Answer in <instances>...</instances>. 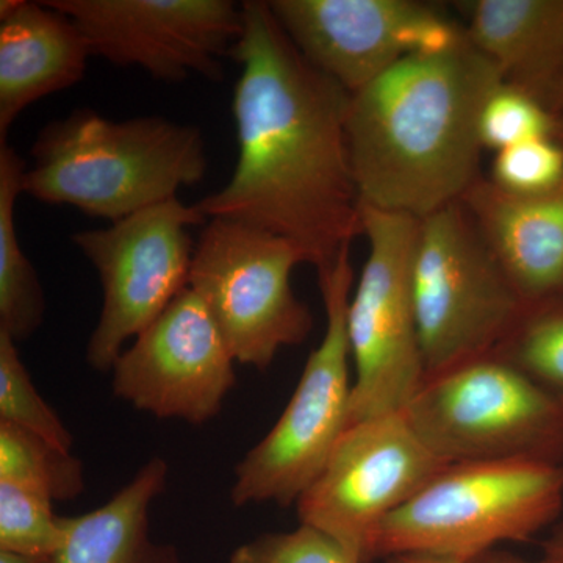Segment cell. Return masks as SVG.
Segmentation results:
<instances>
[{
    "label": "cell",
    "instance_id": "cell-1",
    "mask_svg": "<svg viewBox=\"0 0 563 563\" xmlns=\"http://www.w3.org/2000/svg\"><path fill=\"white\" fill-rule=\"evenodd\" d=\"M231 52L242 66L232 111L239 162L231 180L196 207L288 240L328 272L363 235L347 150L350 92L303 58L265 0L242 3Z\"/></svg>",
    "mask_w": 563,
    "mask_h": 563
},
{
    "label": "cell",
    "instance_id": "cell-2",
    "mask_svg": "<svg viewBox=\"0 0 563 563\" xmlns=\"http://www.w3.org/2000/svg\"><path fill=\"white\" fill-rule=\"evenodd\" d=\"M503 84L465 33L352 92L347 150L362 203L421 220L461 202L484 177L481 114Z\"/></svg>",
    "mask_w": 563,
    "mask_h": 563
},
{
    "label": "cell",
    "instance_id": "cell-3",
    "mask_svg": "<svg viewBox=\"0 0 563 563\" xmlns=\"http://www.w3.org/2000/svg\"><path fill=\"white\" fill-rule=\"evenodd\" d=\"M24 195L117 222L177 198L209 172L202 133L163 117L113 121L77 109L36 136Z\"/></svg>",
    "mask_w": 563,
    "mask_h": 563
},
{
    "label": "cell",
    "instance_id": "cell-4",
    "mask_svg": "<svg viewBox=\"0 0 563 563\" xmlns=\"http://www.w3.org/2000/svg\"><path fill=\"white\" fill-rule=\"evenodd\" d=\"M563 466L506 461L450 463L380 526L372 562L407 553L468 563L501 542H525L558 520Z\"/></svg>",
    "mask_w": 563,
    "mask_h": 563
},
{
    "label": "cell",
    "instance_id": "cell-5",
    "mask_svg": "<svg viewBox=\"0 0 563 563\" xmlns=\"http://www.w3.org/2000/svg\"><path fill=\"white\" fill-rule=\"evenodd\" d=\"M412 284L424 380L492 354L526 306L462 201L421 218Z\"/></svg>",
    "mask_w": 563,
    "mask_h": 563
},
{
    "label": "cell",
    "instance_id": "cell-6",
    "mask_svg": "<svg viewBox=\"0 0 563 563\" xmlns=\"http://www.w3.org/2000/svg\"><path fill=\"white\" fill-rule=\"evenodd\" d=\"M404 415L446 463L563 466V402L493 354L424 380Z\"/></svg>",
    "mask_w": 563,
    "mask_h": 563
},
{
    "label": "cell",
    "instance_id": "cell-7",
    "mask_svg": "<svg viewBox=\"0 0 563 563\" xmlns=\"http://www.w3.org/2000/svg\"><path fill=\"white\" fill-rule=\"evenodd\" d=\"M350 251L344 250L332 268L318 274L325 307L324 336L310 354L279 420L236 465L231 490L236 507L296 504L346 431L352 393L347 309L354 282Z\"/></svg>",
    "mask_w": 563,
    "mask_h": 563
},
{
    "label": "cell",
    "instance_id": "cell-8",
    "mask_svg": "<svg viewBox=\"0 0 563 563\" xmlns=\"http://www.w3.org/2000/svg\"><path fill=\"white\" fill-rule=\"evenodd\" d=\"M303 255L288 240L244 222L210 218L192 254L190 288L206 303L235 362L265 372L282 347L309 339L314 320L295 295Z\"/></svg>",
    "mask_w": 563,
    "mask_h": 563
},
{
    "label": "cell",
    "instance_id": "cell-9",
    "mask_svg": "<svg viewBox=\"0 0 563 563\" xmlns=\"http://www.w3.org/2000/svg\"><path fill=\"white\" fill-rule=\"evenodd\" d=\"M362 220L369 251L347 309L355 365L347 426L404 412L426 379L412 284L420 220L365 203Z\"/></svg>",
    "mask_w": 563,
    "mask_h": 563
},
{
    "label": "cell",
    "instance_id": "cell-10",
    "mask_svg": "<svg viewBox=\"0 0 563 563\" xmlns=\"http://www.w3.org/2000/svg\"><path fill=\"white\" fill-rule=\"evenodd\" d=\"M206 214L179 199L155 203L109 228L73 233L77 247L95 266L102 285V310L87 346L96 372H111L124 351L190 287L195 244L188 231Z\"/></svg>",
    "mask_w": 563,
    "mask_h": 563
},
{
    "label": "cell",
    "instance_id": "cell-11",
    "mask_svg": "<svg viewBox=\"0 0 563 563\" xmlns=\"http://www.w3.org/2000/svg\"><path fill=\"white\" fill-rule=\"evenodd\" d=\"M448 465L421 442L404 412L355 422L296 501L299 521L328 533L355 561L369 563L384 521Z\"/></svg>",
    "mask_w": 563,
    "mask_h": 563
},
{
    "label": "cell",
    "instance_id": "cell-12",
    "mask_svg": "<svg viewBox=\"0 0 563 563\" xmlns=\"http://www.w3.org/2000/svg\"><path fill=\"white\" fill-rule=\"evenodd\" d=\"M84 33L92 57L136 66L165 84L191 76L222 80L221 58L243 31L231 0H44Z\"/></svg>",
    "mask_w": 563,
    "mask_h": 563
},
{
    "label": "cell",
    "instance_id": "cell-13",
    "mask_svg": "<svg viewBox=\"0 0 563 563\" xmlns=\"http://www.w3.org/2000/svg\"><path fill=\"white\" fill-rule=\"evenodd\" d=\"M303 58L344 90H362L412 55L453 46L463 24L418 0H266Z\"/></svg>",
    "mask_w": 563,
    "mask_h": 563
},
{
    "label": "cell",
    "instance_id": "cell-14",
    "mask_svg": "<svg viewBox=\"0 0 563 563\" xmlns=\"http://www.w3.org/2000/svg\"><path fill=\"white\" fill-rule=\"evenodd\" d=\"M233 363L206 303L188 287L121 352L111 384L141 412L201 426L235 387Z\"/></svg>",
    "mask_w": 563,
    "mask_h": 563
},
{
    "label": "cell",
    "instance_id": "cell-15",
    "mask_svg": "<svg viewBox=\"0 0 563 563\" xmlns=\"http://www.w3.org/2000/svg\"><path fill=\"white\" fill-rule=\"evenodd\" d=\"M462 203L525 303L563 295V184L518 195L483 177Z\"/></svg>",
    "mask_w": 563,
    "mask_h": 563
},
{
    "label": "cell",
    "instance_id": "cell-16",
    "mask_svg": "<svg viewBox=\"0 0 563 563\" xmlns=\"http://www.w3.org/2000/svg\"><path fill=\"white\" fill-rule=\"evenodd\" d=\"M90 46L76 22L44 2H0V143L40 99L84 80Z\"/></svg>",
    "mask_w": 563,
    "mask_h": 563
},
{
    "label": "cell",
    "instance_id": "cell-17",
    "mask_svg": "<svg viewBox=\"0 0 563 563\" xmlns=\"http://www.w3.org/2000/svg\"><path fill=\"white\" fill-rule=\"evenodd\" d=\"M459 9L466 38L504 84L547 107L563 66V0H473Z\"/></svg>",
    "mask_w": 563,
    "mask_h": 563
},
{
    "label": "cell",
    "instance_id": "cell-18",
    "mask_svg": "<svg viewBox=\"0 0 563 563\" xmlns=\"http://www.w3.org/2000/svg\"><path fill=\"white\" fill-rule=\"evenodd\" d=\"M168 463L152 457L109 503L62 518L63 543L55 563H181L174 544L151 537V506L168 481Z\"/></svg>",
    "mask_w": 563,
    "mask_h": 563
},
{
    "label": "cell",
    "instance_id": "cell-19",
    "mask_svg": "<svg viewBox=\"0 0 563 563\" xmlns=\"http://www.w3.org/2000/svg\"><path fill=\"white\" fill-rule=\"evenodd\" d=\"M24 158L0 143V331L21 342L38 331L46 298L18 236L14 210L24 195Z\"/></svg>",
    "mask_w": 563,
    "mask_h": 563
},
{
    "label": "cell",
    "instance_id": "cell-20",
    "mask_svg": "<svg viewBox=\"0 0 563 563\" xmlns=\"http://www.w3.org/2000/svg\"><path fill=\"white\" fill-rule=\"evenodd\" d=\"M0 483L70 501L87 487L85 466L70 451L9 422H0Z\"/></svg>",
    "mask_w": 563,
    "mask_h": 563
},
{
    "label": "cell",
    "instance_id": "cell-21",
    "mask_svg": "<svg viewBox=\"0 0 563 563\" xmlns=\"http://www.w3.org/2000/svg\"><path fill=\"white\" fill-rule=\"evenodd\" d=\"M492 354L563 402V295L526 303Z\"/></svg>",
    "mask_w": 563,
    "mask_h": 563
},
{
    "label": "cell",
    "instance_id": "cell-22",
    "mask_svg": "<svg viewBox=\"0 0 563 563\" xmlns=\"http://www.w3.org/2000/svg\"><path fill=\"white\" fill-rule=\"evenodd\" d=\"M16 343L9 333L0 331V422L44 437L63 450H73V433L41 398Z\"/></svg>",
    "mask_w": 563,
    "mask_h": 563
},
{
    "label": "cell",
    "instance_id": "cell-23",
    "mask_svg": "<svg viewBox=\"0 0 563 563\" xmlns=\"http://www.w3.org/2000/svg\"><path fill=\"white\" fill-rule=\"evenodd\" d=\"M63 543L62 518L38 493L0 483V551L55 558Z\"/></svg>",
    "mask_w": 563,
    "mask_h": 563
},
{
    "label": "cell",
    "instance_id": "cell-24",
    "mask_svg": "<svg viewBox=\"0 0 563 563\" xmlns=\"http://www.w3.org/2000/svg\"><path fill=\"white\" fill-rule=\"evenodd\" d=\"M555 117L539 99L503 84L492 92L481 114L484 150L495 152L526 141L553 139Z\"/></svg>",
    "mask_w": 563,
    "mask_h": 563
},
{
    "label": "cell",
    "instance_id": "cell-25",
    "mask_svg": "<svg viewBox=\"0 0 563 563\" xmlns=\"http://www.w3.org/2000/svg\"><path fill=\"white\" fill-rule=\"evenodd\" d=\"M490 180L518 195L553 190L563 184V147L554 139H542L496 152Z\"/></svg>",
    "mask_w": 563,
    "mask_h": 563
},
{
    "label": "cell",
    "instance_id": "cell-26",
    "mask_svg": "<svg viewBox=\"0 0 563 563\" xmlns=\"http://www.w3.org/2000/svg\"><path fill=\"white\" fill-rule=\"evenodd\" d=\"M229 563H361L329 537L309 525L291 532L265 533L240 544Z\"/></svg>",
    "mask_w": 563,
    "mask_h": 563
},
{
    "label": "cell",
    "instance_id": "cell-27",
    "mask_svg": "<svg viewBox=\"0 0 563 563\" xmlns=\"http://www.w3.org/2000/svg\"><path fill=\"white\" fill-rule=\"evenodd\" d=\"M468 563H555L551 561V559L543 558L540 561H526L523 558H518V555L507 553V551H498L492 550L487 551V553L477 555L473 561Z\"/></svg>",
    "mask_w": 563,
    "mask_h": 563
},
{
    "label": "cell",
    "instance_id": "cell-28",
    "mask_svg": "<svg viewBox=\"0 0 563 563\" xmlns=\"http://www.w3.org/2000/svg\"><path fill=\"white\" fill-rule=\"evenodd\" d=\"M387 563H466L459 559L448 558V555L429 553H407L393 555L387 559Z\"/></svg>",
    "mask_w": 563,
    "mask_h": 563
},
{
    "label": "cell",
    "instance_id": "cell-29",
    "mask_svg": "<svg viewBox=\"0 0 563 563\" xmlns=\"http://www.w3.org/2000/svg\"><path fill=\"white\" fill-rule=\"evenodd\" d=\"M543 555L555 563H563V521L555 526L550 539L543 542Z\"/></svg>",
    "mask_w": 563,
    "mask_h": 563
},
{
    "label": "cell",
    "instance_id": "cell-30",
    "mask_svg": "<svg viewBox=\"0 0 563 563\" xmlns=\"http://www.w3.org/2000/svg\"><path fill=\"white\" fill-rule=\"evenodd\" d=\"M547 109L550 110L554 117L563 113V66L558 80H555L553 91H551L550 98H548Z\"/></svg>",
    "mask_w": 563,
    "mask_h": 563
},
{
    "label": "cell",
    "instance_id": "cell-31",
    "mask_svg": "<svg viewBox=\"0 0 563 563\" xmlns=\"http://www.w3.org/2000/svg\"><path fill=\"white\" fill-rule=\"evenodd\" d=\"M0 563H55L54 558H31V555H21L0 551Z\"/></svg>",
    "mask_w": 563,
    "mask_h": 563
},
{
    "label": "cell",
    "instance_id": "cell-32",
    "mask_svg": "<svg viewBox=\"0 0 563 563\" xmlns=\"http://www.w3.org/2000/svg\"><path fill=\"white\" fill-rule=\"evenodd\" d=\"M553 139L563 147V113L555 117Z\"/></svg>",
    "mask_w": 563,
    "mask_h": 563
}]
</instances>
